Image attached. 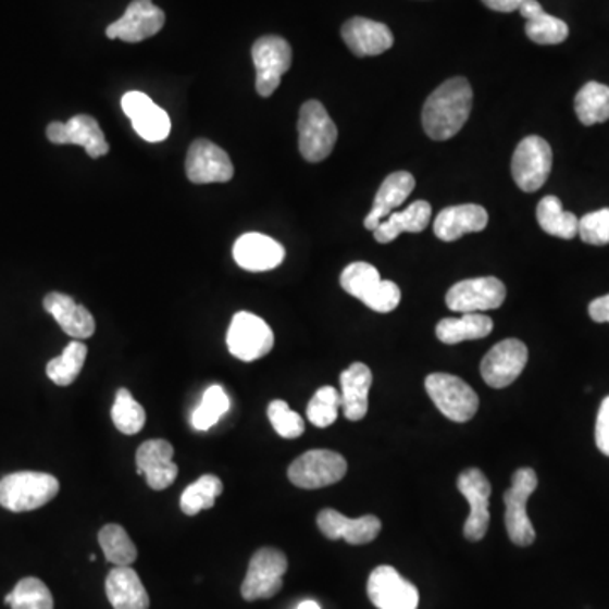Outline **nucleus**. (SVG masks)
Instances as JSON below:
<instances>
[{
	"mask_svg": "<svg viewBox=\"0 0 609 609\" xmlns=\"http://www.w3.org/2000/svg\"><path fill=\"white\" fill-rule=\"evenodd\" d=\"M472 111V88L464 76L444 82L423 105L422 124L434 141H447L464 127Z\"/></svg>",
	"mask_w": 609,
	"mask_h": 609,
	"instance_id": "obj_1",
	"label": "nucleus"
},
{
	"mask_svg": "<svg viewBox=\"0 0 609 609\" xmlns=\"http://www.w3.org/2000/svg\"><path fill=\"white\" fill-rule=\"evenodd\" d=\"M60 493V481L48 472H12L0 480V507L14 513L38 510Z\"/></svg>",
	"mask_w": 609,
	"mask_h": 609,
	"instance_id": "obj_2",
	"label": "nucleus"
},
{
	"mask_svg": "<svg viewBox=\"0 0 609 609\" xmlns=\"http://www.w3.org/2000/svg\"><path fill=\"white\" fill-rule=\"evenodd\" d=\"M340 286L350 297L358 298L374 312L389 313L400 304L401 289L388 279H381L380 271L370 263L349 264L340 274Z\"/></svg>",
	"mask_w": 609,
	"mask_h": 609,
	"instance_id": "obj_3",
	"label": "nucleus"
},
{
	"mask_svg": "<svg viewBox=\"0 0 609 609\" xmlns=\"http://www.w3.org/2000/svg\"><path fill=\"white\" fill-rule=\"evenodd\" d=\"M337 127L319 100H309L300 109L298 117V148L301 157L310 163H320L331 157L337 142Z\"/></svg>",
	"mask_w": 609,
	"mask_h": 609,
	"instance_id": "obj_4",
	"label": "nucleus"
},
{
	"mask_svg": "<svg viewBox=\"0 0 609 609\" xmlns=\"http://www.w3.org/2000/svg\"><path fill=\"white\" fill-rule=\"evenodd\" d=\"M425 389L442 415L452 422H469L480 408L477 393L464 380L452 374L434 373L426 376Z\"/></svg>",
	"mask_w": 609,
	"mask_h": 609,
	"instance_id": "obj_5",
	"label": "nucleus"
},
{
	"mask_svg": "<svg viewBox=\"0 0 609 609\" xmlns=\"http://www.w3.org/2000/svg\"><path fill=\"white\" fill-rule=\"evenodd\" d=\"M538 480L535 471L530 468L518 469L511 477V487L505 493V523L510 540L520 547H529L535 542V529L526 513V502L537 489Z\"/></svg>",
	"mask_w": 609,
	"mask_h": 609,
	"instance_id": "obj_6",
	"label": "nucleus"
},
{
	"mask_svg": "<svg viewBox=\"0 0 609 609\" xmlns=\"http://www.w3.org/2000/svg\"><path fill=\"white\" fill-rule=\"evenodd\" d=\"M288 569V560L278 548H259L249 562L248 574L244 577L240 594L246 601L270 599L282 591L283 577Z\"/></svg>",
	"mask_w": 609,
	"mask_h": 609,
	"instance_id": "obj_7",
	"label": "nucleus"
},
{
	"mask_svg": "<svg viewBox=\"0 0 609 609\" xmlns=\"http://www.w3.org/2000/svg\"><path fill=\"white\" fill-rule=\"evenodd\" d=\"M347 461L334 450L315 449L304 452L288 468V480L301 489H320L344 480Z\"/></svg>",
	"mask_w": 609,
	"mask_h": 609,
	"instance_id": "obj_8",
	"label": "nucleus"
},
{
	"mask_svg": "<svg viewBox=\"0 0 609 609\" xmlns=\"http://www.w3.org/2000/svg\"><path fill=\"white\" fill-rule=\"evenodd\" d=\"M552 148L540 136H529L517 146L511 160V175L518 188L537 191L552 172Z\"/></svg>",
	"mask_w": 609,
	"mask_h": 609,
	"instance_id": "obj_9",
	"label": "nucleus"
},
{
	"mask_svg": "<svg viewBox=\"0 0 609 609\" xmlns=\"http://www.w3.org/2000/svg\"><path fill=\"white\" fill-rule=\"evenodd\" d=\"M251 54L256 69V90L261 97H271L282 84V76L291 66V46L279 36H263L252 45Z\"/></svg>",
	"mask_w": 609,
	"mask_h": 609,
	"instance_id": "obj_10",
	"label": "nucleus"
},
{
	"mask_svg": "<svg viewBox=\"0 0 609 609\" xmlns=\"http://www.w3.org/2000/svg\"><path fill=\"white\" fill-rule=\"evenodd\" d=\"M274 335L270 325L254 313L239 312L228 325L227 347L234 358L251 362L270 355Z\"/></svg>",
	"mask_w": 609,
	"mask_h": 609,
	"instance_id": "obj_11",
	"label": "nucleus"
},
{
	"mask_svg": "<svg viewBox=\"0 0 609 609\" xmlns=\"http://www.w3.org/2000/svg\"><path fill=\"white\" fill-rule=\"evenodd\" d=\"M507 288L495 276L464 279L447 291L446 303L452 312L480 313L505 303Z\"/></svg>",
	"mask_w": 609,
	"mask_h": 609,
	"instance_id": "obj_12",
	"label": "nucleus"
},
{
	"mask_svg": "<svg viewBox=\"0 0 609 609\" xmlns=\"http://www.w3.org/2000/svg\"><path fill=\"white\" fill-rule=\"evenodd\" d=\"M529 362V349L518 339H505L492 347L481 362V376L487 386L501 389L513 385Z\"/></svg>",
	"mask_w": 609,
	"mask_h": 609,
	"instance_id": "obj_13",
	"label": "nucleus"
},
{
	"mask_svg": "<svg viewBox=\"0 0 609 609\" xmlns=\"http://www.w3.org/2000/svg\"><path fill=\"white\" fill-rule=\"evenodd\" d=\"M185 172L188 179L197 185L227 183L233 179L234 166L221 146L209 139H197L188 148Z\"/></svg>",
	"mask_w": 609,
	"mask_h": 609,
	"instance_id": "obj_14",
	"label": "nucleus"
},
{
	"mask_svg": "<svg viewBox=\"0 0 609 609\" xmlns=\"http://www.w3.org/2000/svg\"><path fill=\"white\" fill-rule=\"evenodd\" d=\"M457 487L471 507V513L464 523V537L471 542H480L489 526L492 483L484 476L483 471L472 468L459 474Z\"/></svg>",
	"mask_w": 609,
	"mask_h": 609,
	"instance_id": "obj_15",
	"label": "nucleus"
},
{
	"mask_svg": "<svg viewBox=\"0 0 609 609\" xmlns=\"http://www.w3.org/2000/svg\"><path fill=\"white\" fill-rule=\"evenodd\" d=\"M368 594L377 609L419 608V591L391 566H380L371 572Z\"/></svg>",
	"mask_w": 609,
	"mask_h": 609,
	"instance_id": "obj_16",
	"label": "nucleus"
},
{
	"mask_svg": "<svg viewBox=\"0 0 609 609\" xmlns=\"http://www.w3.org/2000/svg\"><path fill=\"white\" fill-rule=\"evenodd\" d=\"M164 26V12L152 0H133L121 20L107 27V38L141 42L158 35Z\"/></svg>",
	"mask_w": 609,
	"mask_h": 609,
	"instance_id": "obj_17",
	"label": "nucleus"
},
{
	"mask_svg": "<svg viewBox=\"0 0 609 609\" xmlns=\"http://www.w3.org/2000/svg\"><path fill=\"white\" fill-rule=\"evenodd\" d=\"M46 136L53 145L84 146L88 157L102 158L109 152V142L96 117L87 114L73 115L69 122H51Z\"/></svg>",
	"mask_w": 609,
	"mask_h": 609,
	"instance_id": "obj_18",
	"label": "nucleus"
},
{
	"mask_svg": "<svg viewBox=\"0 0 609 609\" xmlns=\"http://www.w3.org/2000/svg\"><path fill=\"white\" fill-rule=\"evenodd\" d=\"M121 105L124 114L133 122L134 130L146 141L161 142L170 136V115L142 91H127L122 97Z\"/></svg>",
	"mask_w": 609,
	"mask_h": 609,
	"instance_id": "obj_19",
	"label": "nucleus"
},
{
	"mask_svg": "<svg viewBox=\"0 0 609 609\" xmlns=\"http://www.w3.org/2000/svg\"><path fill=\"white\" fill-rule=\"evenodd\" d=\"M172 444L163 438H152L145 442L136 452L137 474L146 477L154 492H163L175 483L178 476V465L173 462Z\"/></svg>",
	"mask_w": 609,
	"mask_h": 609,
	"instance_id": "obj_20",
	"label": "nucleus"
},
{
	"mask_svg": "<svg viewBox=\"0 0 609 609\" xmlns=\"http://www.w3.org/2000/svg\"><path fill=\"white\" fill-rule=\"evenodd\" d=\"M316 525L328 540L344 538L350 545L370 544L381 532V520L374 514H365L352 520L332 508L320 511Z\"/></svg>",
	"mask_w": 609,
	"mask_h": 609,
	"instance_id": "obj_21",
	"label": "nucleus"
},
{
	"mask_svg": "<svg viewBox=\"0 0 609 609\" xmlns=\"http://www.w3.org/2000/svg\"><path fill=\"white\" fill-rule=\"evenodd\" d=\"M233 254L236 263L251 273L274 270L285 261V248L282 244L259 233L240 236L234 244Z\"/></svg>",
	"mask_w": 609,
	"mask_h": 609,
	"instance_id": "obj_22",
	"label": "nucleus"
},
{
	"mask_svg": "<svg viewBox=\"0 0 609 609\" xmlns=\"http://www.w3.org/2000/svg\"><path fill=\"white\" fill-rule=\"evenodd\" d=\"M344 42L356 57H377L391 48L395 38L386 24L352 17L340 30Z\"/></svg>",
	"mask_w": 609,
	"mask_h": 609,
	"instance_id": "obj_23",
	"label": "nucleus"
},
{
	"mask_svg": "<svg viewBox=\"0 0 609 609\" xmlns=\"http://www.w3.org/2000/svg\"><path fill=\"white\" fill-rule=\"evenodd\" d=\"M489 222L486 209L476 203L447 207L434 222V233L444 243H453L465 234L481 233Z\"/></svg>",
	"mask_w": 609,
	"mask_h": 609,
	"instance_id": "obj_24",
	"label": "nucleus"
},
{
	"mask_svg": "<svg viewBox=\"0 0 609 609\" xmlns=\"http://www.w3.org/2000/svg\"><path fill=\"white\" fill-rule=\"evenodd\" d=\"M46 312L53 315L61 331L69 334L73 339H88L96 334V319L85 309L84 304L76 303L72 297L65 294H48L45 297Z\"/></svg>",
	"mask_w": 609,
	"mask_h": 609,
	"instance_id": "obj_25",
	"label": "nucleus"
},
{
	"mask_svg": "<svg viewBox=\"0 0 609 609\" xmlns=\"http://www.w3.org/2000/svg\"><path fill=\"white\" fill-rule=\"evenodd\" d=\"M373 385V373L362 362L350 364L340 374V400H343L344 417L350 422H359L368 415L370 408V389Z\"/></svg>",
	"mask_w": 609,
	"mask_h": 609,
	"instance_id": "obj_26",
	"label": "nucleus"
},
{
	"mask_svg": "<svg viewBox=\"0 0 609 609\" xmlns=\"http://www.w3.org/2000/svg\"><path fill=\"white\" fill-rule=\"evenodd\" d=\"M415 185V178L408 172H396L386 176L374 197L373 209L365 215L364 227L374 231L381 222L388 217L389 213L395 212L398 207L407 202V198L410 197Z\"/></svg>",
	"mask_w": 609,
	"mask_h": 609,
	"instance_id": "obj_27",
	"label": "nucleus"
},
{
	"mask_svg": "<svg viewBox=\"0 0 609 609\" xmlns=\"http://www.w3.org/2000/svg\"><path fill=\"white\" fill-rule=\"evenodd\" d=\"M107 598L114 609H149V596L130 566H115L105 579Z\"/></svg>",
	"mask_w": 609,
	"mask_h": 609,
	"instance_id": "obj_28",
	"label": "nucleus"
},
{
	"mask_svg": "<svg viewBox=\"0 0 609 609\" xmlns=\"http://www.w3.org/2000/svg\"><path fill=\"white\" fill-rule=\"evenodd\" d=\"M432 221V207L426 200H417L401 212L389 213L385 221L374 228V239L380 244L393 243L400 234H419L425 231Z\"/></svg>",
	"mask_w": 609,
	"mask_h": 609,
	"instance_id": "obj_29",
	"label": "nucleus"
},
{
	"mask_svg": "<svg viewBox=\"0 0 609 609\" xmlns=\"http://www.w3.org/2000/svg\"><path fill=\"white\" fill-rule=\"evenodd\" d=\"M526 20L525 33L537 45H560L569 36V26L559 17L547 14L537 0H526L520 8Z\"/></svg>",
	"mask_w": 609,
	"mask_h": 609,
	"instance_id": "obj_30",
	"label": "nucleus"
},
{
	"mask_svg": "<svg viewBox=\"0 0 609 609\" xmlns=\"http://www.w3.org/2000/svg\"><path fill=\"white\" fill-rule=\"evenodd\" d=\"M492 332V316L483 315V313H462L459 319H444L435 328L438 340L449 344V346L464 343V340L484 339Z\"/></svg>",
	"mask_w": 609,
	"mask_h": 609,
	"instance_id": "obj_31",
	"label": "nucleus"
},
{
	"mask_svg": "<svg viewBox=\"0 0 609 609\" xmlns=\"http://www.w3.org/2000/svg\"><path fill=\"white\" fill-rule=\"evenodd\" d=\"M537 221L544 233L560 239H574L577 236L579 219L574 213L563 210L562 202L554 195L542 198L537 207Z\"/></svg>",
	"mask_w": 609,
	"mask_h": 609,
	"instance_id": "obj_32",
	"label": "nucleus"
},
{
	"mask_svg": "<svg viewBox=\"0 0 609 609\" xmlns=\"http://www.w3.org/2000/svg\"><path fill=\"white\" fill-rule=\"evenodd\" d=\"M575 114L584 126L601 124L609 119L608 85L589 82L577 91L574 100Z\"/></svg>",
	"mask_w": 609,
	"mask_h": 609,
	"instance_id": "obj_33",
	"label": "nucleus"
},
{
	"mask_svg": "<svg viewBox=\"0 0 609 609\" xmlns=\"http://www.w3.org/2000/svg\"><path fill=\"white\" fill-rule=\"evenodd\" d=\"M87 346L80 340H72L63 349L61 356L51 359L46 365V374L58 386H70L75 383L76 377L80 376L84 370L85 359H87Z\"/></svg>",
	"mask_w": 609,
	"mask_h": 609,
	"instance_id": "obj_34",
	"label": "nucleus"
},
{
	"mask_svg": "<svg viewBox=\"0 0 609 609\" xmlns=\"http://www.w3.org/2000/svg\"><path fill=\"white\" fill-rule=\"evenodd\" d=\"M222 492H224V484H222L221 477L206 474L183 492L179 508L188 517H195L200 511L210 510Z\"/></svg>",
	"mask_w": 609,
	"mask_h": 609,
	"instance_id": "obj_35",
	"label": "nucleus"
},
{
	"mask_svg": "<svg viewBox=\"0 0 609 609\" xmlns=\"http://www.w3.org/2000/svg\"><path fill=\"white\" fill-rule=\"evenodd\" d=\"M12 609H54L53 594L41 579L26 577L5 596Z\"/></svg>",
	"mask_w": 609,
	"mask_h": 609,
	"instance_id": "obj_36",
	"label": "nucleus"
},
{
	"mask_svg": "<svg viewBox=\"0 0 609 609\" xmlns=\"http://www.w3.org/2000/svg\"><path fill=\"white\" fill-rule=\"evenodd\" d=\"M99 544L103 556L114 566H130L136 562L137 548L126 530L121 525H105L99 532Z\"/></svg>",
	"mask_w": 609,
	"mask_h": 609,
	"instance_id": "obj_37",
	"label": "nucleus"
},
{
	"mask_svg": "<svg viewBox=\"0 0 609 609\" xmlns=\"http://www.w3.org/2000/svg\"><path fill=\"white\" fill-rule=\"evenodd\" d=\"M228 408H231V400H228L225 389L219 385L210 386L203 393L200 405L195 408L194 415H191V425H194L195 431H210L227 413Z\"/></svg>",
	"mask_w": 609,
	"mask_h": 609,
	"instance_id": "obj_38",
	"label": "nucleus"
},
{
	"mask_svg": "<svg viewBox=\"0 0 609 609\" xmlns=\"http://www.w3.org/2000/svg\"><path fill=\"white\" fill-rule=\"evenodd\" d=\"M112 422L122 434L134 435L142 431L146 423V411L134 400L129 389L121 388L115 395Z\"/></svg>",
	"mask_w": 609,
	"mask_h": 609,
	"instance_id": "obj_39",
	"label": "nucleus"
},
{
	"mask_svg": "<svg viewBox=\"0 0 609 609\" xmlns=\"http://www.w3.org/2000/svg\"><path fill=\"white\" fill-rule=\"evenodd\" d=\"M339 408H343L340 393L332 386H324L310 400L309 407H307V419L312 425L325 428L337 420Z\"/></svg>",
	"mask_w": 609,
	"mask_h": 609,
	"instance_id": "obj_40",
	"label": "nucleus"
},
{
	"mask_svg": "<svg viewBox=\"0 0 609 609\" xmlns=\"http://www.w3.org/2000/svg\"><path fill=\"white\" fill-rule=\"evenodd\" d=\"M268 419L279 437L298 438L304 432V420L283 400L271 401Z\"/></svg>",
	"mask_w": 609,
	"mask_h": 609,
	"instance_id": "obj_41",
	"label": "nucleus"
},
{
	"mask_svg": "<svg viewBox=\"0 0 609 609\" xmlns=\"http://www.w3.org/2000/svg\"><path fill=\"white\" fill-rule=\"evenodd\" d=\"M579 236L593 246L609 244V209L596 210L579 219Z\"/></svg>",
	"mask_w": 609,
	"mask_h": 609,
	"instance_id": "obj_42",
	"label": "nucleus"
},
{
	"mask_svg": "<svg viewBox=\"0 0 609 609\" xmlns=\"http://www.w3.org/2000/svg\"><path fill=\"white\" fill-rule=\"evenodd\" d=\"M596 446L609 457V396H606L599 407L598 420H596Z\"/></svg>",
	"mask_w": 609,
	"mask_h": 609,
	"instance_id": "obj_43",
	"label": "nucleus"
},
{
	"mask_svg": "<svg viewBox=\"0 0 609 609\" xmlns=\"http://www.w3.org/2000/svg\"><path fill=\"white\" fill-rule=\"evenodd\" d=\"M589 315L598 324H609V295L591 301Z\"/></svg>",
	"mask_w": 609,
	"mask_h": 609,
	"instance_id": "obj_44",
	"label": "nucleus"
},
{
	"mask_svg": "<svg viewBox=\"0 0 609 609\" xmlns=\"http://www.w3.org/2000/svg\"><path fill=\"white\" fill-rule=\"evenodd\" d=\"M526 0H483V4L486 8L492 9L496 12H514L520 11Z\"/></svg>",
	"mask_w": 609,
	"mask_h": 609,
	"instance_id": "obj_45",
	"label": "nucleus"
},
{
	"mask_svg": "<svg viewBox=\"0 0 609 609\" xmlns=\"http://www.w3.org/2000/svg\"><path fill=\"white\" fill-rule=\"evenodd\" d=\"M297 609H320V605L312 599H307V601L300 602Z\"/></svg>",
	"mask_w": 609,
	"mask_h": 609,
	"instance_id": "obj_46",
	"label": "nucleus"
}]
</instances>
